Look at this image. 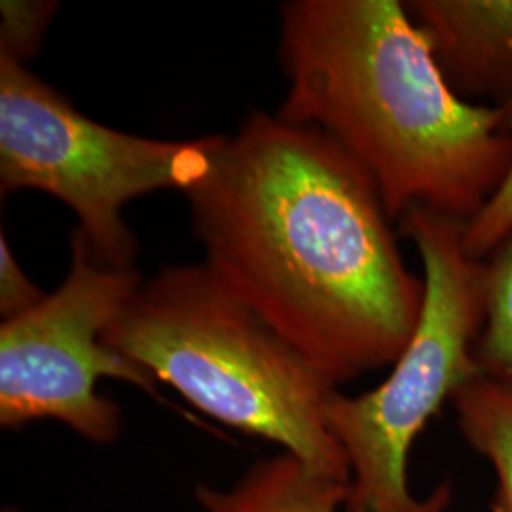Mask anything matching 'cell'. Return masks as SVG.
<instances>
[{"label":"cell","mask_w":512,"mask_h":512,"mask_svg":"<svg viewBox=\"0 0 512 512\" xmlns=\"http://www.w3.org/2000/svg\"><path fill=\"white\" fill-rule=\"evenodd\" d=\"M19 266L8 238L0 236V315L4 321L23 315L46 298Z\"/></svg>","instance_id":"cell-13"},{"label":"cell","mask_w":512,"mask_h":512,"mask_svg":"<svg viewBox=\"0 0 512 512\" xmlns=\"http://www.w3.org/2000/svg\"><path fill=\"white\" fill-rule=\"evenodd\" d=\"M348 495L349 482L287 452L258 461L228 490L196 486L205 512H340Z\"/></svg>","instance_id":"cell-8"},{"label":"cell","mask_w":512,"mask_h":512,"mask_svg":"<svg viewBox=\"0 0 512 512\" xmlns=\"http://www.w3.org/2000/svg\"><path fill=\"white\" fill-rule=\"evenodd\" d=\"M2 512H21L16 507H6V509H2Z\"/></svg>","instance_id":"cell-14"},{"label":"cell","mask_w":512,"mask_h":512,"mask_svg":"<svg viewBox=\"0 0 512 512\" xmlns=\"http://www.w3.org/2000/svg\"><path fill=\"white\" fill-rule=\"evenodd\" d=\"M131 268L92 255L78 232L69 274L37 308L0 325V425L21 429L54 420L82 439L110 444L122 427L120 408L97 391L103 378L156 393V380L103 342V332L141 287Z\"/></svg>","instance_id":"cell-6"},{"label":"cell","mask_w":512,"mask_h":512,"mask_svg":"<svg viewBox=\"0 0 512 512\" xmlns=\"http://www.w3.org/2000/svg\"><path fill=\"white\" fill-rule=\"evenodd\" d=\"M448 88L512 114V0H406Z\"/></svg>","instance_id":"cell-7"},{"label":"cell","mask_w":512,"mask_h":512,"mask_svg":"<svg viewBox=\"0 0 512 512\" xmlns=\"http://www.w3.org/2000/svg\"><path fill=\"white\" fill-rule=\"evenodd\" d=\"M103 342L209 418L351 480L327 423L338 387L207 262L167 266L143 281Z\"/></svg>","instance_id":"cell-3"},{"label":"cell","mask_w":512,"mask_h":512,"mask_svg":"<svg viewBox=\"0 0 512 512\" xmlns=\"http://www.w3.org/2000/svg\"><path fill=\"white\" fill-rule=\"evenodd\" d=\"M463 439L497 478L492 512H512V387L478 378L452 401Z\"/></svg>","instance_id":"cell-9"},{"label":"cell","mask_w":512,"mask_h":512,"mask_svg":"<svg viewBox=\"0 0 512 512\" xmlns=\"http://www.w3.org/2000/svg\"><path fill=\"white\" fill-rule=\"evenodd\" d=\"M184 196L205 262L329 382L399 359L425 283L376 184L323 131L255 112Z\"/></svg>","instance_id":"cell-1"},{"label":"cell","mask_w":512,"mask_h":512,"mask_svg":"<svg viewBox=\"0 0 512 512\" xmlns=\"http://www.w3.org/2000/svg\"><path fill=\"white\" fill-rule=\"evenodd\" d=\"M279 59L289 92L277 114L361 165L391 219L420 207L467 222L507 179L511 114L448 88L403 2H287Z\"/></svg>","instance_id":"cell-2"},{"label":"cell","mask_w":512,"mask_h":512,"mask_svg":"<svg viewBox=\"0 0 512 512\" xmlns=\"http://www.w3.org/2000/svg\"><path fill=\"white\" fill-rule=\"evenodd\" d=\"M465 220L410 209L401 232L418 249L425 296L420 321L384 382L349 397L334 391L327 404L330 433L349 465L344 512H446L450 482L427 497L408 486L414 442L440 408L482 378L476 344L486 323L484 260L465 251Z\"/></svg>","instance_id":"cell-4"},{"label":"cell","mask_w":512,"mask_h":512,"mask_svg":"<svg viewBox=\"0 0 512 512\" xmlns=\"http://www.w3.org/2000/svg\"><path fill=\"white\" fill-rule=\"evenodd\" d=\"M488 311L476 344V363L484 378L512 387V232L484 258Z\"/></svg>","instance_id":"cell-10"},{"label":"cell","mask_w":512,"mask_h":512,"mask_svg":"<svg viewBox=\"0 0 512 512\" xmlns=\"http://www.w3.org/2000/svg\"><path fill=\"white\" fill-rule=\"evenodd\" d=\"M50 0H2L0 2V57L25 65L40 50L42 38L55 16Z\"/></svg>","instance_id":"cell-11"},{"label":"cell","mask_w":512,"mask_h":512,"mask_svg":"<svg viewBox=\"0 0 512 512\" xmlns=\"http://www.w3.org/2000/svg\"><path fill=\"white\" fill-rule=\"evenodd\" d=\"M217 135L160 141L93 122L63 93L0 57V190L46 192L78 219L92 255L131 268L137 238L124 220L131 200L186 192L207 175Z\"/></svg>","instance_id":"cell-5"},{"label":"cell","mask_w":512,"mask_h":512,"mask_svg":"<svg viewBox=\"0 0 512 512\" xmlns=\"http://www.w3.org/2000/svg\"><path fill=\"white\" fill-rule=\"evenodd\" d=\"M509 232H512V167L507 179L497 188L494 196L473 219L465 222V228H463L465 251L475 258L484 260Z\"/></svg>","instance_id":"cell-12"}]
</instances>
